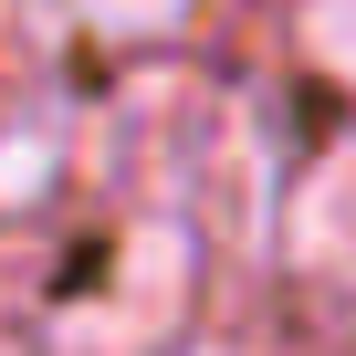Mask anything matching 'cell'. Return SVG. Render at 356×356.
I'll return each instance as SVG.
<instances>
[{
	"instance_id": "cell-1",
	"label": "cell",
	"mask_w": 356,
	"mask_h": 356,
	"mask_svg": "<svg viewBox=\"0 0 356 356\" xmlns=\"http://www.w3.org/2000/svg\"><path fill=\"white\" fill-rule=\"evenodd\" d=\"M293 241H304V262H314L325 283H356V147H346V157H325V178L304 189Z\"/></svg>"
},
{
	"instance_id": "cell-2",
	"label": "cell",
	"mask_w": 356,
	"mask_h": 356,
	"mask_svg": "<svg viewBox=\"0 0 356 356\" xmlns=\"http://www.w3.org/2000/svg\"><path fill=\"white\" fill-rule=\"evenodd\" d=\"M314 53L335 74H356V0H314Z\"/></svg>"
}]
</instances>
